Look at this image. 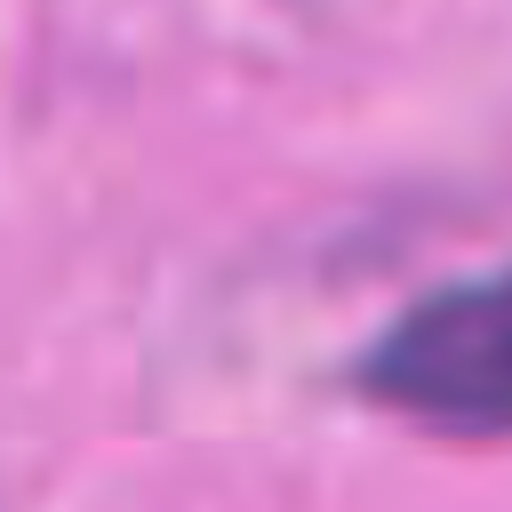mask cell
Here are the masks:
<instances>
[{"label":"cell","instance_id":"1","mask_svg":"<svg viewBox=\"0 0 512 512\" xmlns=\"http://www.w3.org/2000/svg\"><path fill=\"white\" fill-rule=\"evenodd\" d=\"M368 392L440 432H512V272L400 312L368 352Z\"/></svg>","mask_w":512,"mask_h":512}]
</instances>
